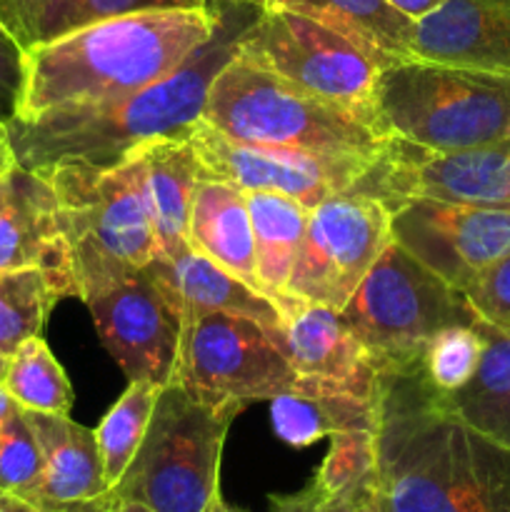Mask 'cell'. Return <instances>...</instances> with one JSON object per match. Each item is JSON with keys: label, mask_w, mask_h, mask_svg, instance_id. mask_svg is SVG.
Masks as SVG:
<instances>
[{"label": "cell", "mask_w": 510, "mask_h": 512, "mask_svg": "<svg viewBox=\"0 0 510 512\" xmlns=\"http://www.w3.org/2000/svg\"><path fill=\"white\" fill-rule=\"evenodd\" d=\"M205 3H210V0H205Z\"/></svg>", "instance_id": "obj_44"}, {"label": "cell", "mask_w": 510, "mask_h": 512, "mask_svg": "<svg viewBox=\"0 0 510 512\" xmlns=\"http://www.w3.org/2000/svg\"><path fill=\"white\" fill-rule=\"evenodd\" d=\"M390 233L445 283L463 290L510 250V208L408 200L393 210Z\"/></svg>", "instance_id": "obj_14"}, {"label": "cell", "mask_w": 510, "mask_h": 512, "mask_svg": "<svg viewBox=\"0 0 510 512\" xmlns=\"http://www.w3.org/2000/svg\"><path fill=\"white\" fill-rule=\"evenodd\" d=\"M413 58L510 75V0H445L415 23Z\"/></svg>", "instance_id": "obj_17"}, {"label": "cell", "mask_w": 510, "mask_h": 512, "mask_svg": "<svg viewBox=\"0 0 510 512\" xmlns=\"http://www.w3.org/2000/svg\"><path fill=\"white\" fill-rule=\"evenodd\" d=\"M220 3L120 15L25 53L23 90L10 118L123 98L178 68L213 38Z\"/></svg>", "instance_id": "obj_3"}, {"label": "cell", "mask_w": 510, "mask_h": 512, "mask_svg": "<svg viewBox=\"0 0 510 512\" xmlns=\"http://www.w3.org/2000/svg\"><path fill=\"white\" fill-rule=\"evenodd\" d=\"M40 175L58 195L75 298H95L158 255V238L128 160L113 168L60 163Z\"/></svg>", "instance_id": "obj_6"}, {"label": "cell", "mask_w": 510, "mask_h": 512, "mask_svg": "<svg viewBox=\"0 0 510 512\" xmlns=\"http://www.w3.org/2000/svg\"><path fill=\"white\" fill-rule=\"evenodd\" d=\"M238 415L200 403L180 385H163L143 445L110 495L155 512H205L220 493L225 435Z\"/></svg>", "instance_id": "obj_7"}, {"label": "cell", "mask_w": 510, "mask_h": 512, "mask_svg": "<svg viewBox=\"0 0 510 512\" xmlns=\"http://www.w3.org/2000/svg\"><path fill=\"white\" fill-rule=\"evenodd\" d=\"M255 243V275L260 293L268 295L280 313H288V288L300 243H303L308 208L298 200L268 190H245Z\"/></svg>", "instance_id": "obj_26"}, {"label": "cell", "mask_w": 510, "mask_h": 512, "mask_svg": "<svg viewBox=\"0 0 510 512\" xmlns=\"http://www.w3.org/2000/svg\"><path fill=\"white\" fill-rule=\"evenodd\" d=\"M145 270L160 285L165 298L178 308V313H225L250 318L263 325L273 338L283 333L285 315L278 305L250 288L228 270L218 268L213 260L195 253L193 248L175 258L155 255Z\"/></svg>", "instance_id": "obj_20"}, {"label": "cell", "mask_w": 510, "mask_h": 512, "mask_svg": "<svg viewBox=\"0 0 510 512\" xmlns=\"http://www.w3.org/2000/svg\"><path fill=\"white\" fill-rule=\"evenodd\" d=\"M158 393L160 388L155 383L133 380L95 430L100 458H103L105 483L110 490L120 483L138 448L143 445Z\"/></svg>", "instance_id": "obj_30"}, {"label": "cell", "mask_w": 510, "mask_h": 512, "mask_svg": "<svg viewBox=\"0 0 510 512\" xmlns=\"http://www.w3.org/2000/svg\"><path fill=\"white\" fill-rule=\"evenodd\" d=\"M390 213L378 198L345 190L308 210L303 243L290 273L288 313L300 305L343 310L393 240Z\"/></svg>", "instance_id": "obj_11"}, {"label": "cell", "mask_w": 510, "mask_h": 512, "mask_svg": "<svg viewBox=\"0 0 510 512\" xmlns=\"http://www.w3.org/2000/svg\"><path fill=\"white\" fill-rule=\"evenodd\" d=\"M5 370H8V358L0 353V385H3V380H5Z\"/></svg>", "instance_id": "obj_43"}, {"label": "cell", "mask_w": 510, "mask_h": 512, "mask_svg": "<svg viewBox=\"0 0 510 512\" xmlns=\"http://www.w3.org/2000/svg\"><path fill=\"white\" fill-rule=\"evenodd\" d=\"M205 512H245V510H240V508H235V505H230L228 500H223V495H215L213 500H210V505H208V510Z\"/></svg>", "instance_id": "obj_42"}, {"label": "cell", "mask_w": 510, "mask_h": 512, "mask_svg": "<svg viewBox=\"0 0 510 512\" xmlns=\"http://www.w3.org/2000/svg\"><path fill=\"white\" fill-rule=\"evenodd\" d=\"M263 10H288L353 40L383 68L413 58L415 20L388 0H250Z\"/></svg>", "instance_id": "obj_23"}, {"label": "cell", "mask_w": 510, "mask_h": 512, "mask_svg": "<svg viewBox=\"0 0 510 512\" xmlns=\"http://www.w3.org/2000/svg\"><path fill=\"white\" fill-rule=\"evenodd\" d=\"M40 483H43V453L23 408L18 405L0 433V490L20 495L35 505Z\"/></svg>", "instance_id": "obj_32"}, {"label": "cell", "mask_w": 510, "mask_h": 512, "mask_svg": "<svg viewBox=\"0 0 510 512\" xmlns=\"http://www.w3.org/2000/svg\"><path fill=\"white\" fill-rule=\"evenodd\" d=\"M23 268L48 270L73 285L58 195L45 175L15 163L0 175V270Z\"/></svg>", "instance_id": "obj_16"}, {"label": "cell", "mask_w": 510, "mask_h": 512, "mask_svg": "<svg viewBox=\"0 0 510 512\" xmlns=\"http://www.w3.org/2000/svg\"><path fill=\"white\" fill-rule=\"evenodd\" d=\"M275 435L293 448H308L345 430H373V395L298 378L293 390L270 400Z\"/></svg>", "instance_id": "obj_24"}, {"label": "cell", "mask_w": 510, "mask_h": 512, "mask_svg": "<svg viewBox=\"0 0 510 512\" xmlns=\"http://www.w3.org/2000/svg\"><path fill=\"white\" fill-rule=\"evenodd\" d=\"M483 348L485 333L478 320L448 325L428 340L418 370L435 393L450 398L470 383L483 358Z\"/></svg>", "instance_id": "obj_31"}, {"label": "cell", "mask_w": 510, "mask_h": 512, "mask_svg": "<svg viewBox=\"0 0 510 512\" xmlns=\"http://www.w3.org/2000/svg\"><path fill=\"white\" fill-rule=\"evenodd\" d=\"M373 445L385 512H510V448L460 420L418 365L375 375Z\"/></svg>", "instance_id": "obj_1"}, {"label": "cell", "mask_w": 510, "mask_h": 512, "mask_svg": "<svg viewBox=\"0 0 510 512\" xmlns=\"http://www.w3.org/2000/svg\"><path fill=\"white\" fill-rule=\"evenodd\" d=\"M483 333L485 348L478 370L445 403L460 420L510 448V335L488 325H483Z\"/></svg>", "instance_id": "obj_27"}, {"label": "cell", "mask_w": 510, "mask_h": 512, "mask_svg": "<svg viewBox=\"0 0 510 512\" xmlns=\"http://www.w3.org/2000/svg\"><path fill=\"white\" fill-rule=\"evenodd\" d=\"M340 315L363 343L375 373L413 368L438 330L475 323L463 293L395 240L385 245Z\"/></svg>", "instance_id": "obj_8"}, {"label": "cell", "mask_w": 510, "mask_h": 512, "mask_svg": "<svg viewBox=\"0 0 510 512\" xmlns=\"http://www.w3.org/2000/svg\"><path fill=\"white\" fill-rule=\"evenodd\" d=\"M353 190L393 213L408 200L510 208V140L483 148L430 153L395 140Z\"/></svg>", "instance_id": "obj_12"}, {"label": "cell", "mask_w": 510, "mask_h": 512, "mask_svg": "<svg viewBox=\"0 0 510 512\" xmlns=\"http://www.w3.org/2000/svg\"><path fill=\"white\" fill-rule=\"evenodd\" d=\"M388 3L393 5L395 10H400V13L408 15L410 20L418 23L420 18H425V15H430L433 10H438L445 0H388Z\"/></svg>", "instance_id": "obj_37"}, {"label": "cell", "mask_w": 510, "mask_h": 512, "mask_svg": "<svg viewBox=\"0 0 510 512\" xmlns=\"http://www.w3.org/2000/svg\"><path fill=\"white\" fill-rule=\"evenodd\" d=\"M75 512H155V510L145 508V505L140 503H120V500H115L113 495L108 493L103 500H98V503H90Z\"/></svg>", "instance_id": "obj_38"}, {"label": "cell", "mask_w": 510, "mask_h": 512, "mask_svg": "<svg viewBox=\"0 0 510 512\" xmlns=\"http://www.w3.org/2000/svg\"><path fill=\"white\" fill-rule=\"evenodd\" d=\"M200 120L243 143L378 163L393 138L368 115L290 85L233 55L210 83Z\"/></svg>", "instance_id": "obj_4"}, {"label": "cell", "mask_w": 510, "mask_h": 512, "mask_svg": "<svg viewBox=\"0 0 510 512\" xmlns=\"http://www.w3.org/2000/svg\"><path fill=\"white\" fill-rule=\"evenodd\" d=\"M138 180L148 208L158 255L175 258L190 250L188 218L193 188L200 180V165L190 138H158L138 145L125 158Z\"/></svg>", "instance_id": "obj_21"}, {"label": "cell", "mask_w": 510, "mask_h": 512, "mask_svg": "<svg viewBox=\"0 0 510 512\" xmlns=\"http://www.w3.org/2000/svg\"><path fill=\"white\" fill-rule=\"evenodd\" d=\"M460 293L478 323L510 335V250L480 270Z\"/></svg>", "instance_id": "obj_35"}, {"label": "cell", "mask_w": 510, "mask_h": 512, "mask_svg": "<svg viewBox=\"0 0 510 512\" xmlns=\"http://www.w3.org/2000/svg\"><path fill=\"white\" fill-rule=\"evenodd\" d=\"M218 3L220 23L213 38L165 78L123 98L5 118L15 160L38 173L60 163L113 168L148 140L188 138L203 115L210 83L233 58L240 35L258 13L250 0Z\"/></svg>", "instance_id": "obj_2"}, {"label": "cell", "mask_w": 510, "mask_h": 512, "mask_svg": "<svg viewBox=\"0 0 510 512\" xmlns=\"http://www.w3.org/2000/svg\"><path fill=\"white\" fill-rule=\"evenodd\" d=\"M15 408H18V403L10 398V393L5 390V385H0V433H3L5 423H8V418L13 415Z\"/></svg>", "instance_id": "obj_41"}, {"label": "cell", "mask_w": 510, "mask_h": 512, "mask_svg": "<svg viewBox=\"0 0 510 512\" xmlns=\"http://www.w3.org/2000/svg\"><path fill=\"white\" fill-rule=\"evenodd\" d=\"M63 298L75 293L60 275L40 268L0 270V353L10 358L25 340L38 338Z\"/></svg>", "instance_id": "obj_28"}, {"label": "cell", "mask_w": 510, "mask_h": 512, "mask_svg": "<svg viewBox=\"0 0 510 512\" xmlns=\"http://www.w3.org/2000/svg\"><path fill=\"white\" fill-rule=\"evenodd\" d=\"M43 453V483L35 508L43 512H75L110 493L105 483L95 430L70 415L23 410Z\"/></svg>", "instance_id": "obj_19"}, {"label": "cell", "mask_w": 510, "mask_h": 512, "mask_svg": "<svg viewBox=\"0 0 510 512\" xmlns=\"http://www.w3.org/2000/svg\"><path fill=\"white\" fill-rule=\"evenodd\" d=\"M188 138L198 158L200 178L223 180L243 190L288 195L308 210L330 195L353 190L375 165L360 158H333L295 148L243 143L228 138L205 120L193 125Z\"/></svg>", "instance_id": "obj_13"}, {"label": "cell", "mask_w": 510, "mask_h": 512, "mask_svg": "<svg viewBox=\"0 0 510 512\" xmlns=\"http://www.w3.org/2000/svg\"><path fill=\"white\" fill-rule=\"evenodd\" d=\"M235 55L295 88L375 120L373 90L383 65L318 20L258 8L240 35Z\"/></svg>", "instance_id": "obj_10"}, {"label": "cell", "mask_w": 510, "mask_h": 512, "mask_svg": "<svg viewBox=\"0 0 510 512\" xmlns=\"http://www.w3.org/2000/svg\"><path fill=\"white\" fill-rule=\"evenodd\" d=\"M3 385L23 410L70 415L73 408L75 395L68 375L40 335L25 340L10 355Z\"/></svg>", "instance_id": "obj_29"}, {"label": "cell", "mask_w": 510, "mask_h": 512, "mask_svg": "<svg viewBox=\"0 0 510 512\" xmlns=\"http://www.w3.org/2000/svg\"><path fill=\"white\" fill-rule=\"evenodd\" d=\"M188 243L195 253L260 290L255 275V243L245 190L223 180L200 178L193 188Z\"/></svg>", "instance_id": "obj_22"}, {"label": "cell", "mask_w": 510, "mask_h": 512, "mask_svg": "<svg viewBox=\"0 0 510 512\" xmlns=\"http://www.w3.org/2000/svg\"><path fill=\"white\" fill-rule=\"evenodd\" d=\"M0 512H43L35 508L30 500L20 498V495L8 493V490H0Z\"/></svg>", "instance_id": "obj_39"}, {"label": "cell", "mask_w": 510, "mask_h": 512, "mask_svg": "<svg viewBox=\"0 0 510 512\" xmlns=\"http://www.w3.org/2000/svg\"><path fill=\"white\" fill-rule=\"evenodd\" d=\"M275 340L298 378L373 395L375 365L340 310L300 305L285 315L283 333Z\"/></svg>", "instance_id": "obj_18"}, {"label": "cell", "mask_w": 510, "mask_h": 512, "mask_svg": "<svg viewBox=\"0 0 510 512\" xmlns=\"http://www.w3.org/2000/svg\"><path fill=\"white\" fill-rule=\"evenodd\" d=\"M205 0H0V25L23 53L140 10L198 8Z\"/></svg>", "instance_id": "obj_25"}, {"label": "cell", "mask_w": 510, "mask_h": 512, "mask_svg": "<svg viewBox=\"0 0 510 512\" xmlns=\"http://www.w3.org/2000/svg\"><path fill=\"white\" fill-rule=\"evenodd\" d=\"M15 163H18V160H15L13 145H10L8 125H5V120L0 118V175H3L5 170H8L10 165H15Z\"/></svg>", "instance_id": "obj_40"}, {"label": "cell", "mask_w": 510, "mask_h": 512, "mask_svg": "<svg viewBox=\"0 0 510 512\" xmlns=\"http://www.w3.org/2000/svg\"><path fill=\"white\" fill-rule=\"evenodd\" d=\"M373 113L385 135L430 153L510 140V75L398 60L380 70Z\"/></svg>", "instance_id": "obj_5"}, {"label": "cell", "mask_w": 510, "mask_h": 512, "mask_svg": "<svg viewBox=\"0 0 510 512\" xmlns=\"http://www.w3.org/2000/svg\"><path fill=\"white\" fill-rule=\"evenodd\" d=\"M25 53L0 25V118H10L23 90Z\"/></svg>", "instance_id": "obj_36"}, {"label": "cell", "mask_w": 510, "mask_h": 512, "mask_svg": "<svg viewBox=\"0 0 510 512\" xmlns=\"http://www.w3.org/2000/svg\"><path fill=\"white\" fill-rule=\"evenodd\" d=\"M103 348L113 355L128 383L148 380L158 388L170 383L180 345L178 308L160 285L140 270L133 278L85 300Z\"/></svg>", "instance_id": "obj_15"}, {"label": "cell", "mask_w": 510, "mask_h": 512, "mask_svg": "<svg viewBox=\"0 0 510 512\" xmlns=\"http://www.w3.org/2000/svg\"><path fill=\"white\" fill-rule=\"evenodd\" d=\"M270 512H385V508L378 493V480L370 475L333 493L308 483L298 493L273 495Z\"/></svg>", "instance_id": "obj_34"}, {"label": "cell", "mask_w": 510, "mask_h": 512, "mask_svg": "<svg viewBox=\"0 0 510 512\" xmlns=\"http://www.w3.org/2000/svg\"><path fill=\"white\" fill-rule=\"evenodd\" d=\"M375 475L373 430H345L330 438V450L310 483L320 490H343Z\"/></svg>", "instance_id": "obj_33"}, {"label": "cell", "mask_w": 510, "mask_h": 512, "mask_svg": "<svg viewBox=\"0 0 510 512\" xmlns=\"http://www.w3.org/2000/svg\"><path fill=\"white\" fill-rule=\"evenodd\" d=\"M170 383L213 408L243 413L293 390L298 375L260 323L225 313H183Z\"/></svg>", "instance_id": "obj_9"}]
</instances>
